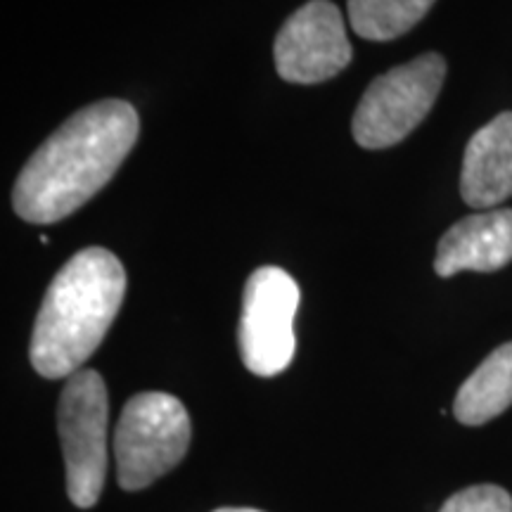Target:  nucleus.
<instances>
[{
  "label": "nucleus",
  "instance_id": "4",
  "mask_svg": "<svg viewBox=\"0 0 512 512\" xmlns=\"http://www.w3.org/2000/svg\"><path fill=\"white\" fill-rule=\"evenodd\" d=\"M107 425L110 401L98 370L83 368L67 377L57 403V432L67 470V494L76 508H93L105 489Z\"/></svg>",
  "mask_w": 512,
  "mask_h": 512
},
{
  "label": "nucleus",
  "instance_id": "5",
  "mask_svg": "<svg viewBox=\"0 0 512 512\" xmlns=\"http://www.w3.org/2000/svg\"><path fill=\"white\" fill-rule=\"evenodd\" d=\"M444 79L446 60L439 53H425L377 76L351 121L356 143L366 150L399 145L430 114Z\"/></svg>",
  "mask_w": 512,
  "mask_h": 512
},
{
  "label": "nucleus",
  "instance_id": "3",
  "mask_svg": "<svg viewBox=\"0 0 512 512\" xmlns=\"http://www.w3.org/2000/svg\"><path fill=\"white\" fill-rule=\"evenodd\" d=\"M190 437V415L176 396L164 392L133 396L114 430V460L121 489H147L174 470L188 453Z\"/></svg>",
  "mask_w": 512,
  "mask_h": 512
},
{
  "label": "nucleus",
  "instance_id": "11",
  "mask_svg": "<svg viewBox=\"0 0 512 512\" xmlns=\"http://www.w3.org/2000/svg\"><path fill=\"white\" fill-rule=\"evenodd\" d=\"M434 0H349L351 29L366 41H392L411 31Z\"/></svg>",
  "mask_w": 512,
  "mask_h": 512
},
{
  "label": "nucleus",
  "instance_id": "13",
  "mask_svg": "<svg viewBox=\"0 0 512 512\" xmlns=\"http://www.w3.org/2000/svg\"><path fill=\"white\" fill-rule=\"evenodd\" d=\"M214 512H261V510H254V508H219Z\"/></svg>",
  "mask_w": 512,
  "mask_h": 512
},
{
  "label": "nucleus",
  "instance_id": "8",
  "mask_svg": "<svg viewBox=\"0 0 512 512\" xmlns=\"http://www.w3.org/2000/svg\"><path fill=\"white\" fill-rule=\"evenodd\" d=\"M512 261V209L465 216L441 235L434 271L451 278L460 271L494 273Z\"/></svg>",
  "mask_w": 512,
  "mask_h": 512
},
{
  "label": "nucleus",
  "instance_id": "1",
  "mask_svg": "<svg viewBox=\"0 0 512 512\" xmlns=\"http://www.w3.org/2000/svg\"><path fill=\"white\" fill-rule=\"evenodd\" d=\"M140 119L124 100H100L69 117L19 171L12 207L19 219L48 226L105 188L133 150Z\"/></svg>",
  "mask_w": 512,
  "mask_h": 512
},
{
  "label": "nucleus",
  "instance_id": "12",
  "mask_svg": "<svg viewBox=\"0 0 512 512\" xmlns=\"http://www.w3.org/2000/svg\"><path fill=\"white\" fill-rule=\"evenodd\" d=\"M439 512H512V496L501 486L479 484L453 494Z\"/></svg>",
  "mask_w": 512,
  "mask_h": 512
},
{
  "label": "nucleus",
  "instance_id": "6",
  "mask_svg": "<svg viewBox=\"0 0 512 512\" xmlns=\"http://www.w3.org/2000/svg\"><path fill=\"white\" fill-rule=\"evenodd\" d=\"M297 309L299 285L283 268L261 266L249 275L238 328L240 356L249 373L275 377L287 370L297 351Z\"/></svg>",
  "mask_w": 512,
  "mask_h": 512
},
{
  "label": "nucleus",
  "instance_id": "10",
  "mask_svg": "<svg viewBox=\"0 0 512 512\" xmlns=\"http://www.w3.org/2000/svg\"><path fill=\"white\" fill-rule=\"evenodd\" d=\"M512 406V342L484 358L458 389L453 415L463 425L477 427L494 420Z\"/></svg>",
  "mask_w": 512,
  "mask_h": 512
},
{
  "label": "nucleus",
  "instance_id": "9",
  "mask_svg": "<svg viewBox=\"0 0 512 512\" xmlns=\"http://www.w3.org/2000/svg\"><path fill=\"white\" fill-rule=\"evenodd\" d=\"M460 195L475 209L496 207L512 197V112L498 114L470 138Z\"/></svg>",
  "mask_w": 512,
  "mask_h": 512
},
{
  "label": "nucleus",
  "instance_id": "7",
  "mask_svg": "<svg viewBox=\"0 0 512 512\" xmlns=\"http://www.w3.org/2000/svg\"><path fill=\"white\" fill-rule=\"evenodd\" d=\"M354 57L344 17L330 0H309L294 10L273 43L280 79L290 83H323L337 76Z\"/></svg>",
  "mask_w": 512,
  "mask_h": 512
},
{
  "label": "nucleus",
  "instance_id": "2",
  "mask_svg": "<svg viewBox=\"0 0 512 512\" xmlns=\"http://www.w3.org/2000/svg\"><path fill=\"white\" fill-rule=\"evenodd\" d=\"M126 271L105 247L76 252L48 285L31 332L29 358L41 377L62 380L83 370L117 318Z\"/></svg>",
  "mask_w": 512,
  "mask_h": 512
}]
</instances>
